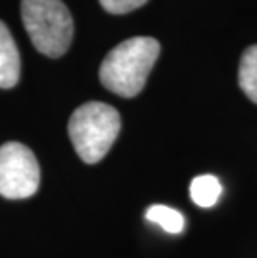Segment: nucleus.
<instances>
[{
	"instance_id": "1",
	"label": "nucleus",
	"mask_w": 257,
	"mask_h": 258,
	"mask_svg": "<svg viewBox=\"0 0 257 258\" xmlns=\"http://www.w3.org/2000/svg\"><path fill=\"white\" fill-rule=\"evenodd\" d=\"M159 53L161 45L152 37H132L120 42L100 65L99 79L102 85L125 98L139 95Z\"/></svg>"
},
{
	"instance_id": "2",
	"label": "nucleus",
	"mask_w": 257,
	"mask_h": 258,
	"mask_svg": "<svg viewBox=\"0 0 257 258\" xmlns=\"http://www.w3.org/2000/svg\"><path fill=\"white\" fill-rule=\"evenodd\" d=\"M120 115L104 102H87L75 108L69 120V135L77 155L85 163L100 162L116 142Z\"/></svg>"
},
{
	"instance_id": "3",
	"label": "nucleus",
	"mask_w": 257,
	"mask_h": 258,
	"mask_svg": "<svg viewBox=\"0 0 257 258\" xmlns=\"http://www.w3.org/2000/svg\"><path fill=\"white\" fill-rule=\"evenodd\" d=\"M22 22L42 55L59 58L69 50L74 20L62 0H22Z\"/></svg>"
},
{
	"instance_id": "4",
	"label": "nucleus",
	"mask_w": 257,
	"mask_h": 258,
	"mask_svg": "<svg viewBox=\"0 0 257 258\" xmlns=\"http://www.w3.org/2000/svg\"><path fill=\"white\" fill-rule=\"evenodd\" d=\"M39 185L40 167L29 147L19 142H7L0 147V195L4 199H29Z\"/></svg>"
},
{
	"instance_id": "5",
	"label": "nucleus",
	"mask_w": 257,
	"mask_h": 258,
	"mask_svg": "<svg viewBox=\"0 0 257 258\" xmlns=\"http://www.w3.org/2000/svg\"><path fill=\"white\" fill-rule=\"evenodd\" d=\"M20 79V55L7 25L0 20V89H12Z\"/></svg>"
},
{
	"instance_id": "6",
	"label": "nucleus",
	"mask_w": 257,
	"mask_h": 258,
	"mask_svg": "<svg viewBox=\"0 0 257 258\" xmlns=\"http://www.w3.org/2000/svg\"><path fill=\"white\" fill-rule=\"evenodd\" d=\"M239 87L254 103H257V45H250L240 57Z\"/></svg>"
},
{
	"instance_id": "7",
	"label": "nucleus",
	"mask_w": 257,
	"mask_h": 258,
	"mask_svg": "<svg viewBox=\"0 0 257 258\" xmlns=\"http://www.w3.org/2000/svg\"><path fill=\"white\" fill-rule=\"evenodd\" d=\"M222 191L221 182L214 175H199L190 183V199L199 207H212L216 205Z\"/></svg>"
},
{
	"instance_id": "8",
	"label": "nucleus",
	"mask_w": 257,
	"mask_h": 258,
	"mask_svg": "<svg viewBox=\"0 0 257 258\" xmlns=\"http://www.w3.org/2000/svg\"><path fill=\"white\" fill-rule=\"evenodd\" d=\"M145 217H147V220L159 225V227L166 230L167 233H180L185 225L182 213L166 205L149 207V210L145 212Z\"/></svg>"
},
{
	"instance_id": "9",
	"label": "nucleus",
	"mask_w": 257,
	"mask_h": 258,
	"mask_svg": "<svg viewBox=\"0 0 257 258\" xmlns=\"http://www.w3.org/2000/svg\"><path fill=\"white\" fill-rule=\"evenodd\" d=\"M102 9L112 15H124L142 7L147 0H99Z\"/></svg>"
}]
</instances>
